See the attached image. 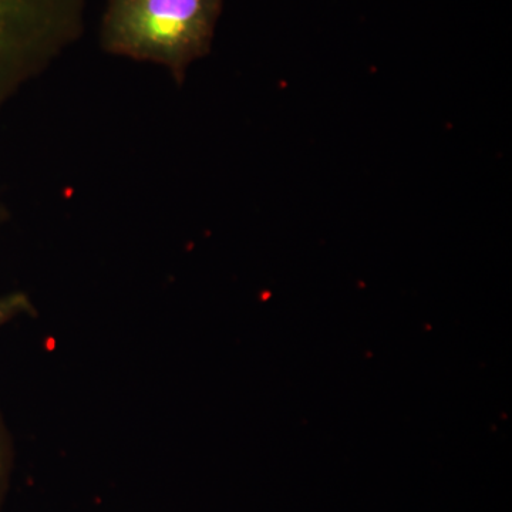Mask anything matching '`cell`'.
<instances>
[{
	"label": "cell",
	"mask_w": 512,
	"mask_h": 512,
	"mask_svg": "<svg viewBox=\"0 0 512 512\" xmlns=\"http://www.w3.org/2000/svg\"><path fill=\"white\" fill-rule=\"evenodd\" d=\"M222 0H107L100 42L109 55L158 64L181 84L210 52Z\"/></svg>",
	"instance_id": "6da1fadb"
},
{
	"label": "cell",
	"mask_w": 512,
	"mask_h": 512,
	"mask_svg": "<svg viewBox=\"0 0 512 512\" xmlns=\"http://www.w3.org/2000/svg\"><path fill=\"white\" fill-rule=\"evenodd\" d=\"M87 0H0V116L79 40Z\"/></svg>",
	"instance_id": "7a4b0ae2"
},
{
	"label": "cell",
	"mask_w": 512,
	"mask_h": 512,
	"mask_svg": "<svg viewBox=\"0 0 512 512\" xmlns=\"http://www.w3.org/2000/svg\"><path fill=\"white\" fill-rule=\"evenodd\" d=\"M16 446L5 417L0 412V512L5 507L15 473Z\"/></svg>",
	"instance_id": "3957f363"
},
{
	"label": "cell",
	"mask_w": 512,
	"mask_h": 512,
	"mask_svg": "<svg viewBox=\"0 0 512 512\" xmlns=\"http://www.w3.org/2000/svg\"><path fill=\"white\" fill-rule=\"evenodd\" d=\"M36 306L28 293L12 291L0 295V329L16 319L35 316Z\"/></svg>",
	"instance_id": "277c9868"
},
{
	"label": "cell",
	"mask_w": 512,
	"mask_h": 512,
	"mask_svg": "<svg viewBox=\"0 0 512 512\" xmlns=\"http://www.w3.org/2000/svg\"><path fill=\"white\" fill-rule=\"evenodd\" d=\"M10 218V212L8 207L0 201V231H2L3 227L8 224Z\"/></svg>",
	"instance_id": "5b68a950"
}]
</instances>
